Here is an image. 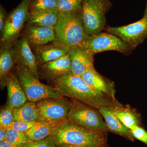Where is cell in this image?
I'll use <instances>...</instances> for the list:
<instances>
[{"label":"cell","instance_id":"obj_1","mask_svg":"<svg viewBox=\"0 0 147 147\" xmlns=\"http://www.w3.org/2000/svg\"><path fill=\"white\" fill-rule=\"evenodd\" d=\"M54 88L63 97L70 98L98 110L102 107L123 106L117 99L93 89L81 76L72 73L55 79Z\"/></svg>","mask_w":147,"mask_h":147},{"label":"cell","instance_id":"obj_2","mask_svg":"<svg viewBox=\"0 0 147 147\" xmlns=\"http://www.w3.org/2000/svg\"><path fill=\"white\" fill-rule=\"evenodd\" d=\"M50 136L57 146L65 144L100 147L106 141L104 133L91 131L68 120L54 127Z\"/></svg>","mask_w":147,"mask_h":147},{"label":"cell","instance_id":"obj_3","mask_svg":"<svg viewBox=\"0 0 147 147\" xmlns=\"http://www.w3.org/2000/svg\"><path fill=\"white\" fill-rule=\"evenodd\" d=\"M55 42L70 48L82 47L88 37L85 31L81 12L59 11V18L54 27Z\"/></svg>","mask_w":147,"mask_h":147},{"label":"cell","instance_id":"obj_4","mask_svg":"<svg viewBox=\"0 0 147 147\" xmlns=\"http://www.w3.org/2000/svg\"><path fill=\"white\" fill-rule=\"evenodd\" d=\"M16 63V74L18 76L28 101L36 102L48 98H62L63 96L55 88L47 86L40 82L29 71L26 66L21 63L14 54Z\"/></svg>","mask_w":147,"mask_h":147},{"label":"cell","instance_id":"obj_5","mask_svg":"<svg viewBox=\"0 0 147 147\" xmlns=\"http://www.w3.org/2000/svg\"><path fill=\"white\" fill-rule=\"evenodd\" d=\"M112 6L110 0H83L82 21L87 34L102 31L106 23L105 14Z\"/></svg>","mask_w":147,"mask_h":147},{"label":"cell","instance_id":"obj_6","mask_svg":"<svg viewBox=\"0 0 147 147\" xmlns=\"http://www.w3.org/2000/svg\"><path fill=\"white\" fill-rule=\"evenodd\" d=\"M68 120L92 131L105 133L109 130L98 110L76 100L71 103Z\"/></svg>","mask_w":147,"mask_h":147},{"label":"cell","instance_id":"obj_7","mask_svg":"<svg viewBox=\"0 0 147 147\" xmlns=\"http://www.w3.org/2000/svg\"><path fill=\"white\" fill-rule=\"evenodd\" d=\"M37 103L39 121L55 127L68 120L71 103L62 98H48Z\"/></svg>","mask_w":147,"mask_h":147},{"label":"cell","instance_id":"obj_8","mask_svg":"<svg viewBox=\"0 0 147 147\" xmlns=\"http://www.w3.org/2000/svg\"><path fill=\"white\" fill-rule=\"evenodd\" d=\"M81 47L93 56L96 53L107 51H116L127 55L132 50L118 37L101 32L89 36Z\"/></svg>","mask_w":147,"mask_h":147},{"label":"cell","instance_id":"obj_9","mask_svg":"<svg viewBox=\"0 0 147 147\" xmlns=\"http://www.w3.org/2000/svg\"><path fill=\"white\" fill-rule=\"evenodd\" d=\"M30 0H23L9 13L1 31V41L3 43L12 42L19 35L27 21Z\"/></svg>","mask_w":147,"mask_h":147},{"label":"cell","instance_id":"obj_10","mask_svg":"<svg viewBox=\"0 0 147 147\" xmlns=\"http://www.w3.org/2000/svg\"><path fill=\"white\" fill-rule=\"evenodd\" d=\"M106 31L118 37L132 49H135L147 37V15L145 13L142 19L127 26L108 27Z\"/></svg>","mask_w":147,"mask_h":147},{"label":"cell","instance_id":"obj_11","mask_svg":"<svg viewBox=\"0 0 147 147\" xmlns=\"http://www.w3.org/2000/svg\"><path fill=\"white\" fill-rule=\"evenodd\" d=\"M68 54L71 61V73L81 76L94 66L93 55L79 46L69 48Z\"/></svg>","mask_w":147,"mask_h":147},{"label":"cell","instance_id":"obj_12","mask_svg":"<svg viewBox=\"0 0 147 147\" xmlns=\"http://www.w3.org/2000/svg\"><path fill=\"white\" fill-rule=\"evenodd\" d=\"M14 53L19 61L26 67L29 71L38 79L36 58L30 47V41L26 36L13 42Z\"/></svg>","mask_w":147,"mask_h":147},{"label":"cell","instance_id":"obj_13","mask_svg":"<svg viewBox=\"0 0 147 147\" xmlns=\"http://www.w3.org/2000/svg\"><path fill=\"white\" fill-rule=\"evenodd\" d=\"M81 77L93 89L105 94L116 100L114 82L100 75L95 69L94 67H91L84 72Z\"/></svg>","mask_w":147,"mask_h":147},{"label":"cell","instance_id":"obj_14","mask_svg":"<svg viewBox=\"0 0 147 147\" xmlns=\"http://www.w3.org/2000/svg\"><path fill=\"white\" fill-rule=\"evenodd\" d=\"M8 93V105L13 109L20 108L28 101L24 89L16 74L11 72L3 82Z\"/></svg>","mask_w":147,"mask_h":147},{"label":"cell","instance_id":"obj_15","mask_svg":"<svg viewBox=\"0 0 147 147\" xmlns=\"http://www.w3.org/2000/svg\"><path fill=\"white\" fill-rule=\"evenodd\" d=\"M69 49L55 41L50 45L36 46L34 55L37 63L42 65L55 60L67 54Z\"/></svg>","mask_w":147,"mask_h":147},{"label":"cell","instance_id":"obj_16","mask_svg":"<svg viewBox=\"0 0 147 147\" xmlns=\"http://www.w3.org/2000/svg\"><path fill=\"white\" fill-rule=\"evenodd\" d=\"M115 107H102L98 110L102 115L109 130L125 137L131 141L134 138L131 131L123 125L114 111Z\"/></svg>","mask_w":147,"mask_h":147},{"label":"cell","instance_id":"obj_17","mask_svg":"<svg viewBox=\"0 0 147 147\" xmlns=\"http://www.w3.org/2000/svg\"><path fill=\"white\" fill-rule=\"evenodd\" d=\"M59 16L57 9L29 10L27 21L30 26L54 27Z\"/></svg>","mask_w":147,"mask_h":147},{"label":"cell","instance_id":"obj_18","mask_svg":"<svg viewBox=\"0 0 147 147\" xmlns=\"http://www.w3.org/2000/svg\"><path fill=\"white\" fill-rule=\"evenodd\" d=\"M30 44L35 46H42L55 40L54 27L30 26L26 36Z\"/></svg>","mask_w":147,"mask_h":147},{"label":"cell","instance_id":"obj_19","mask_svg":"<svg viewBox=\"0 0 147 147\" xmlns=\"http://www.w3.org/2000/svg\"><path fill=\"white\" fill-rule=\"evenodd\" d=\"M42 67L55 79L71 73V61L68 53L55 60L43 64Z\"/></svg>","mask_w":147,"mask_h":147},{"label":"cell","instance_id":"obj_20","mask_svg":"<svg viewBox=\"0 0 147 147\" xmlns=\"http://www.w3.org/2000/svg\"><path fill=\"white\" fill-rule=\"evenodd\" d=\"M0 52V78L1 82L3 83L11 72L15 63L11 42L5 43Z\"/></svg>","mask_w":147,"mask_h":147},{"label":"cell","instance_id":"obj_21","mask_svg":"<svg viewBox=\"0 0 147 147\" xmlns=\"http://www.w3.org/2000/svg\"><path fill=\"white\" fill-rule=\"evenodd\" d=\"M36 122L39 121L37 103L27 101L20 108L13 109V121Z\"/></svg>","mask_w":147,"mask_h":147},{"label":"cell","instance_id":"obj_22","mask_svg":"<svg viewBox=\"0 0 147 147\" xmlns=\"http://www.w3.org/2000/svg\"><path fill=\"white\" fill-rule=\"evenodd\" d=\"M54 127L45 123L38 121L25 133L30 142L39 141L50 136Z\"/></svg>","mask_w":147,"mask_h":147},{"label":"cell","instance_id":"obj_23","mask_svg":"<svg viewBox=\"0 0 147 147\" xmlns=\"http://www.w3.org/2000/svg\"><path fill=\"white\" fill-rule=\"evenodd\" d=\"M116 115L127 128L131 130L135 126L139 125V120L137 115L129 108L122 107L114 108Z\"/></svg>","mask_w":147,"mask_h":147},{"label":"cell","instance_id":"obj_24","mask_svg":"<svg viewBox=\"0 0 147 147\" xmlns=\"http://www.w3.org/2000/svg\"><path fill=\"white\" fill-rule=\"evenodd\" d=\"M57 9L59 12H81L83 0H56Z\"/></svg>","mask_w":147,"mask_h":147},{"label":"cell","instance_id":"obj_25","mask_svg":"<svg viewBox=\"0 0 147 147\" xmlns=\"http://www.w3.org/2000/svg\"><path fill=\"white\" fill-rule=\"evenodd\" d=\"M5 140L18 147H22L30 142L25 132H21L10 128H7Z\"/></svg>","mask_w":147,"mask_h":147},{"label":"cell","instance_id":"obj_26","mask_svg":"<svg viewBox=\"0 0 147 147\" xmlns=\"http://www.w3.org/2000/svg\"><path fill=\"white\" fill-rule=\"evenodd\" d=\"M57 9L56 0H30L29 10Z\"/></svg>","mask_w":147,"mask_h":147},{"label":"cell","instance_id":"obj_27","mask_svg":"<svg viewBox=\"0 0 147 147\" xmlns=\"http://www.w3.org/2000/svg\"><path fill=\"white\" fill-rule=\"evenodd\" d=\"M13 109L9 105L1 111L0 114V126L8 127L13 121Z\"/></svg>","mask_w":147,"mask_h":147},{"label":"cell","instance_id":"obj_28","mask_svg":"<svg viewBox=\"0 0 147 147\" xmlns=\"http://www.w3.org/2000/svg\"><path fill=\"white\" fill-rule=\"evenodd\" d=\"M22 147H57L53 137L51 136L39 141L30 142Z\"/></svg>","mask_w":147,"mask_h":147},{"label":"cell","instance_id":"obj_29","mask_svg":"<svg viewBox=\"0 0 147 147\" xmlns=\"http://www.w3.org/2000/svg\"><path fill=\"white\" fill-rule=\"evenodd\" d=\"M36 122H27L13 121L7 128L12 129L14 130L25 132L33 126Z\"/></svg>","mask_w":147,"mask_h":147},{"label":"cell","instance_id":"obj_30","mask_svg":"<svg viewBox=\"0 0 147 147\" xmlns=\"http://www.w3.org/2000/svg\"><path fill=\"white\" fill-rule=\"evenodd\" d=\"M130 131L134 138L147 145V132L145 129L138 125L133 127Z\"/></svg>","mask_w":147,"mask_h":147},{"label":"cell","instance_id":"obj_31","mask_svg":"<svg viewBox=\"0 0 147 147\" xmlns=\"http://www.w3.org/2000/svg\"><path fill=\"white\" fill-rule=\"evenodd\" d=\"M6 11L3 7L1 5L0 7V30L1 31L4 25L6 17Z\"/></svg>","mask_w":147,"mask_h":147},{"label":"cell","instance_id":"obj_32","mask_svg":"<svg viewBox=\"0 0 147 147\" xmlns=\"http://www.w3.org/2000/svg\"><path fill=\"white\" fill-rule=\"evenodd\" d=\"M7 128L5 127L0 126V142L5 140Z\"/></svg>","mask_w":147,"mask_h":147},{"label":"cell","instance_id":"obj_33","mask_svg":"<svg viewBox=\"0 0 147 147\" xmlns=\"http://www.w3.org/2000/svg\"><path fill=\"white\" fill-rule=\"evenodd\" d=\"M0 147H18L14 146L9 142H7L6 140H4L2 142H0Z\"/></svg>","mask_w":147,"mask_h":147},{"label":"cell","instance_id":"obj_34","mask_svg":"<svg viewBox=\"0 0 147 147\" xmlns=\"http://www.w3.org/2000/svg\"><path fill=\"white\" fill-rule=\"evenodd\" d=\"M57 147H90L86 146H78V145H60L57 146Z\"/></svg>","mask_w":147,"mask_h":147},{"label":"cell","instance_id":"obj_35","mask_svg":"<svg viewBox=\"0 0 147 147\" xmlns=\"http://www.w3.org/2000/svg\"><path fill=\"white\" fill-rule=\"evenodd\" d=\"M145 14H146V15H147V3L146 9V12H145Z\"/></svg>","mask_w":147,"mask_h":147},{"label":"cell","instance_id":"obj_36","mask_svg":"<svg viewBox=\"0 0 147 147\" xmlns=\"http://www.w3.org/2000/svg\"><path fill=\"white\" fill-rule=\"evenodd\" d=\"M104 147L103 146H101V147Z\"/></svg>","mask_w":147,"mask_h":147}]
</instances>
